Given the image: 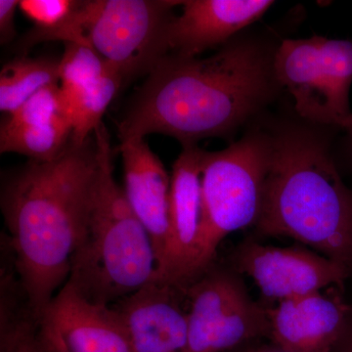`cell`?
Returning a JSON list of instances; mask_svg holds the SVG:
<instances>
[{
  "label": "cell",
  "instance_id": "6da1fadb",
  "mask_svg": "<svg viewBox=\"0 0 352 352\" xmlns=\"http://www.w3.org/2000/svg\"><path fill=\"white\" fill-rule=\"evenodd\" d=\"M278 45L242 32L204 59L166 55L120 120V142L157 133L183 148L233 138L256 124L282 90L274 73Z\"/></svg>",
  "mask_w": 352,
  "mask_h": 352
},
{
  "label": "cell",
  "instance_id": "7a4b0ae2",
  "mask_svg": "<svg viewBox=\"0 0 352 352\" xmlns=\"http://www.w3.org/2000/svg\"><path fill=\"white\" fill-rule=\"evenodd\" d=\"M99 157L94 136L69 141L51 161H30L4 178L0 206L16 270L34 316L68 281L71 261L87 226Z\"/></svg>",
  "mask_w": 352,
  "mask_h": 352
},
{
  "label": "cell",
  "instance_id": "3957f363",
  "mask_svg": "<svg viewBox=\"0 0 352 352\" xmlns=\"http://www.w3.org/2000/svg\"><path fill=\"white\" fill-rule=\"evenodd\" d=\"M266 126L271 152L256 233L298 241L352 277V191L333 159L336 129L298 116Z\"/></svg>",
  "mask_w": 352,
  "mask_h": 352
},
{
  "label": "cell",
  "instance_id": "277c9868",
  "mask_svg": "<svg viewBox=\"0 0 352 352\" xmlns=\"http://www.w3.org/2000/svg\"><path fill=\"white\" fill-rule=\"evenodd\" d=\"M94 136L98 175L66 283L88 302L110 305L156 280L157 261L149 234L113 177L111 136L103 122Z\"/></svg>",
  "mask_w": 352,
  "mask_h": 352
},
{
  "label": "cell",
  "instance_id": "5b68a950",
  "mask_svg": "<svg viewBox=\"0 0 352 352\" xmlns=\"http://www.w3.org/2000/svg\"><path fill=\"white\" fill-rule=\"evenodd\" d=\"M270 152L267 126L256 122L226 149L204 153L201 221L191 284L214 265L219 245L229 234L256 226Z\"/></svg>",
  "mask_w": 352,
  "mask_h": 352
},
{
  "label": "cell",
  "instance_id": "8992f818",
  "mask_svg": "<svg viewBox=\"0 0 352 352\" xmlns=\"http://www.w3.org/2000/svg\"><path fill=\"white\" fill-rule=\"evenodd\" d=\"M176 0H82L78 44L98 53L124 85L149 75L168 55L166 32Z\"/></svg>",
  "mask_w": 352,
  "mask_h": 352
},
{
  "label": "cell",
  "instance_id": "52a82bcc",
  "mask_svg": "<svg viewBox=\"0 0 352 352\" xmlns=\"http://www.w3.org/2000/svg\"><path fill=\"white\" fill-rule=\"evenodd\" d=\"M274 73L293 97L300 119L352 131V41L320 36L285 39L275 53Z\"/></svg>",
  "mask_w": 352,
  "mask_h": 352
},
{
  "label": "cell",
  "instance_id": "ba28073f",
  "mask_svg": "<svg viewBox=\"0 0 352 352\" xmlns=\"http://www.w3.org/2000/svg\"><path fill=\"white\" fill-rule=\"evenodd\" d=\"M188 340L184 352H230L270 335L267 309L254 302L240 273L214 263L186 288Z\"/></svg>",
  "mask_w": 352,
  "mask_h": 352
},
{
  "label": "cell",
  "instance_id": "9c48e42d",
  "mask_svg": "<svg viewBox=\"0 0 352 352\" xmlns=\"http://www.w3.org/2000/svg\"><path fill=\"white\" fill-rule=\"evenodd\" d=\"M254 279L268 300L302 298L326 288H344L351 278L346 268L300 245L274 247L247 238L234 251L232 266Z\"/></svg>",
  "mask_w": 352,
  "mask_h": 352
},
{
  "label": "cell",
  "instance_id": "30bf717a",
  "mask_svg": "<svg viewBox=\"0 0 352 352\" xmlns=\"http://www.w3.org/2000/svg\"><path fill=\"white\" fill-rule=\"evenodd\" d=\"M134 352H184L188 340L186 288L154 280L111 305Z\"/></svg>",
  "mask_w": 352,
  "mask_h": 352
},
{
  "label": "cell",
  "instance_id": "8fae6325",
  "mask_svg": "<svg viewBox=\"0 0 352 352\" xmlns=\"http://www.w3.org/2000/svg\"><path fill=\"white\" fill-rule=\"evenodd\" d=\"M198 145L182 148L171 173L170 228L157 279L187 288L201 221V168Z\"/></svg>",
  "mask_w": 352,
  "mask_h": 352
},
{
  "label": "cell",
  "instance_id": "7c38bea8",
  "mask_svg": "<svg viewBox=\"0 0 352 352\" xmlns=\"http://www.w3.org/2000/svg\"><path fill=\"white\" fill-rule=\"evenodd\" d=\"M274 4L270 0H185L168 32V54L197 57L221 47L256 23Z\"/></svg>",
  "mask_w": 352,
  "mask_h": 352
},
{
  "label": "cell",
  "instance_id": "4fadbf2b",
  "mask_svg": "<svg viewBox=\"0 0 352 352\" xmlns=\"http://www.w3.org/2000/svg\"><path fill=\"white\" fill-rule=\"evenodd\" d=\"M340 289L332 287L267 309L272 344L288 352H330L352 314Z\"/></svg>",
  "mask_w": 352,
  "mask_h": 352
},
{
  "label": "cell",
  "instance_id": "5bb4252c",
  "mask_svg": "<svg viewBox=\"0 0 352 352\" xmlns=\"http://www.w3.org/2000/svg\"><path fill=\"white\" fill-rule=\"evenodd\" d=\"M119 149L124 166V193L151 238L159 266L170 228L171 175L145 138L120 142Z\"/></svg>",
  "mask_w": 352,
  "mask_h": 352
},
{
  "label": "cell",
  "instance_id": "9a60e30c",
  "mask_svg": "<svg viewBox=\"0 0 352 352\" xmlns=\"http://www.w3.org/2000/svg\"><path fill=\"white\" fill-rule=\"evenodd\" d=\"M41 320L51 324L73 352H134L113 308L88 302L68 283L58 292Z\"/></svg>",
  "mask_w": 352,
  "mask_h": 352
},
{
  "label": "cell",
  "instance_id": "2e32d148",
  "mask_svg": "<svg viewBox=\"0 0 352 352\" xmlns=\"http://www.w3.org/2000/svg\"><path fill=\"white\" fill-rule=\"evenodd\" d=\"M59 83V60L19 56L0 72V110L10 115L44 87Z\"/></svg>",
  "mask_w": 352,
  "mask_h": 352
},
{
  "label": "cell",
  "instance_id": "e0dca14e",
  "mask_svg": "<svg viewBox=\"0 0 352 352\" xmlns=\"http://www.w3.org/2000/svg\"><path fill=\"white\" fill-rule=\"evenodd\" d=\"M124 80L115 68L109 69L96 82L82 88L71 96H64L67 110L73 122L71 140L82 144L94 136L95 129L102 124V118L112 103ZM63 94V92H62Z\"/></svg>",
  "mask_w": 352,
  "mask_h": 352
},
{
  "label": "cell",
  "instance_id": "ac0fdd59",
  "mask_svg": "<svg viewBox=\"0 0 352 352\" xmlns=\"http://www.w3.org/2000/svg\"><path fill=\"white\" fill-rule=\"evenodd\" d=\"M73 122L68 117L50 124L21 127H0V152L17 153L30 161H51L68 146Z\"/></svg>",
  "mask_w": 352,
  "mask_h": 352
},
{
  "label": "cell",
  "instance_id": "d6986e66",
  "mask_svg": "<svg viewBox=\"0 0 352 352\" xmlns=\"http://www.w3.org/2000/svg\"><path fill=\"white\" fill-rule=\"evenodd\" d=\"M82 0H21L19 9L34 27L17 41L20 56L39 43L61 41Z\"/></svg>",
  "mask_w": 352,
  "mask_h": 352
},
{
  "label": "cell",
  "instance_id": "ffe728a7",
  "mask_svg": "<svg viewBox=\"0 0 352 352\" xmlns=\"http://www.w3.org/2000/svg\"><path fill=\"white\" fill-rule=\"evenodd\" d=\"M113 68L87 46L65 43L63 55L59 59V85L64 96H71L100 78Z\"/></svg>",
  "mask_w": 352,
  "mask_h": 352
},
{
  "label": "cell",
  "instance_id": "44dd1931",
  "mask_svg": "<svg viewBox=\"0 0 352 352\" xmlns=\"http://www.w3.org/2000/svg\"><path fill=\"white\" fill-rule=\"evenodd\" d=\"M39 323L32 309L0 307V352H45L39 339Z\"/></svg>",
  "mask_w": 352,
  "mask_h": 352
},
{
  "label": "cell",
  "instance_id": "7402d4cb",
  "mask_svg": "<svg viewBox=\"0 0 352 352\" xmlns=\"http://www.w3.org/2000/svg\"><path fill=\"white\" fill-rule=\"evenodd\" d=\"M68 117L66 103L59 83L44 87L25 101L20 108L7 115L3 127H21L50 124L60 118ZM71 119V118H69Z\"/></svg>",
  "mask_w": 352,
  "mask_h": 352
},
{
  "label": "cell",
  "instance_id": "603a6c76",
  "mask_svg": "<svg viewBox=\"0 0 352 352\" xmlns=\"http://www.w3.org/2000/svg\"><path fill=\"white\" fill-rule=\"evenodd\" d=\"M19 0H0V43L8 44L16 36L15 15Z\"/></svg>",
  "mask_w": 352,
  "mask_h": 352
},
{
  "label": "cell",
  "instance_id": "cb8c5ba5",
  "mask_svg": "<svg viewBox=\"0 0 352 352\" xmlns=\"http://www.w3.org/2000/svg\"><path fill=\"white\" fill-rule=\"evenodd\" d=\"M39 339L45 352H73L64 344L54 327L45 320L41 321Z\"/></svg>",
  "mask_w": 352,
  "mask_h": 352
},
{
  "label": "cell",
  "instance_id": "d4e9b609",
  "mask_svg": "<svg viewBox=\"0 0 352 352\" xmlns=\"http://www.w3.org/2000/svg\"><path fill=\"white\" fill-rule=\"evenodd\" d=\"M330 352H352V314Z\"/></svg>",
  "mask_w": 352,
  "mask_h": 352
},
{
  "label": "cell",
  "instance_id": "484cf974",
  "mask_svg": "<svg viewBox=\"0 0 352 352\" xmlns=\"http://www.w3.org/2000/svg\"><path fill=\"white\" fill-rule=\"evenodd\" d=\"M342 153H344L347 163L351 164L352 168V131L346 132V136L342 142Z\"/></svg>",
  "mask_w": 352,
  "mask_h": 352
},
{
  "label": "cell",
  "instance_id": "4316f807",
  "mask_svg": "<svg viewBox=\"0 0 352 352\" xmlns=\"http://www.w3.org/2000/svg\"><path fill=\"white\" fill-rule=\"evenodd\" d=\"M230 352H288L282 349L281 347L275 346L274 344L271 346H263L256 347H250V349H243V351H230Z\"/></svg>",
  "mask_w": 352,
  "mask_h": 352
}]
</instances>
